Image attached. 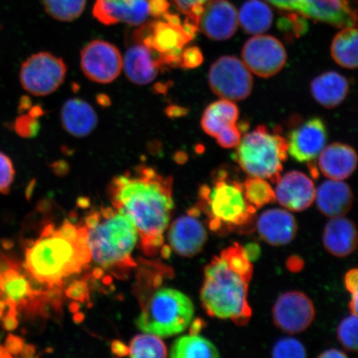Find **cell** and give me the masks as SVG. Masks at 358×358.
I'll return each instance as SVG.
<instances>
[{
  "mask_svg": "<svg viewBox=\"0 0 358 358\" xmlns=\"http://www.w3.org/2000/svg\"><path fill=\"white\" fill-rule=\"evenodd\" d=\"M109 192L115 208L128 215L136 225L144 252L155 256L164 245L163 234L174 208L173 178L140 165L114 178Z\"/></svg>",
  "mask_w": 358,
  "mask_h": 358,
  "instance_id": "1",
  "label": "cell"
},
{
  "mask_svg": "<svg viewBox=\"0 0 358 358\" xmlns=\"http://www.w3.org/2000/svg\"><path fill=\"white\" fill-rule=\"evenodd\" d=\"M253 276L252 262L244 246L234 243L213 258L205 268L201 304L208 315L245 325L252 315L248 289Z\"/></svg>",
  "mask_w": 358,
  "mask_h": 358,
  "instance_id": "2",
  "label": "cell"
},
{
  "mask_svg": "<svg viewBox=\"0 0 358 358\" xmlns=\"http://www.w3.org/2000/svg\"><path fill=\"white\" fill-rule=\"evenodd\" d=\"M91 259L88 244L67 240L55 230L50 235L40 236L37 241H26L22 266L36 281L53 289L60 287L66 277L80 273Z\"/></svg>",
  "mask_w": 358,
  "mask_h": 358,
  "instance_id": "3",
  "label": "cell"
},
{
  "mask_svg": "<svg viewBox=\"0 0 358 358\" xmlns=\"http://www.w3.org/2000/svg\"><path fill=\"white\" fill-rule=\"evenodd\" d=\"M201 204L209 217V227L217 231L223 227L228 230L244 227L253 222L257 209L244 195L243 185L227 178L225 171H218L213 179V187L201 186Z\"/></svg>",
  "mask_w": 358,
  "mask_h": 358,
  "instance_id": "4",
  "label": "cell"
},
{
  "mask_svg": "<svg viewBox=\"0 0 358 358\" xmlns=\"http://www.w3.org/2000/svg\"><path fill=\"white\" fill-rule=\"evenodd\" d=\"M138 231L127 214L115 213L96 227L88 230V245L92 258L104 268L133 267L131 255L138 240Z\"/></svg>",
  "mask_w": 358,
  "mask_h": 358,
  "instance_id": "5",
  "label": "cell"
},
{
  "mask_svg": "<svg viewBox=\"0 0 358 358\" xmlns=\"http://www.w3.org/2000/svg\"><path fill=\"white\" fill-rule=\"evenodd\" d=\"M234 159L250 177L277 182L281 177L283 163L287 160L288 141L279 134H272L259 125L241 138Z\"/></svg>",
  "mask_w": 358,
  "mask_h": 358,
  "instance_id": "6",
  "label": "cell"
},
{
  "mask_svg": "<svg viewBox=\"0 0 358 358\" xmlns=\"http://www.w3.org/2000/svg\"><path fill=\"white\" fill-rule=\"evenodd\" d=\"M194 315V303L187 295L164 288L157 290L146 302L136 324L142 332L168 338L183 332Z\"/></svg>",
  "mask_w": 358,
  "mask_h": 358,
  "instance_id": "7",
  "label": "cell"
},
{
  "mask_svg": "<svg viewBox=\"0 0 358 358\" xmlns=\"http://www.w3.org/2000/svg\"><path fill=\"white\" fill-rule=\"evenodd\" d=\"M133 38L158 52L168 66H179L183 48L194 39L186 32L180 17L170 12L140 26Z\"/></svg>",
  "mask_w": 358,
  "mask_h": 358,
  "instance_id": "8",
  "label": "cell"
},
{
  "mask_svg": "<svg viewBox=\"0 0 358 358\" xmlns=\"http://www.w3.org/2000/svg\"><path fill=\"white\" fill-rule=\"evenodd\" d=\"M33 277L15 259L0 252V302L6 304V316L17 317L19 310L38 308V297L44 293Z\"/></svg>",
  "mask_w": 358,
  "mask_h": 358,
  "instance_id": "9",
  "label": "cell"
},
{
  "mask_svg": "<svg viewBox=\"0 0 358 358\" xmlns=\"http://www.w3.org/2000/svg\"><path fill=\"white\" fill-rule=\"evenodd\" d=\"M168 0H96L93 16L105 25L127 24L140 27L169 12Z\"/></svg>",
  "mask_w": 358,
  "mask_h": 358,
  "instance_id": "10",
  "label": "cell"
},
{
  "mask_svg": "<svg viewBox=\"0 0 358 358\" xmlns=\"http://www.w3.org/2000/svg\"><path fill=\"white\" fill-rule=\"evenodd\" d=\"M66 71L62 58L49 52L36 53L22 64L20 83L22 88L34 96H48L64 83Z\"/></svg>",
  "mask_w": 358,
  "mask_h": 358,
  "instance_id": "11",
  "label": "cell"
},
{
  "mask_svg": "<svg viewBox=\"0 0 358 358\" xmlns=\"http://www.w3.org/2000/svg\"><path fill=\"white\" fill-rule=\"evenodd\" d=\"M208 83L217 96L231 101L246 99L253 88L250 70L243 62L232 56L221 57L214 62L209 70Z\"/></svg>",
  "mask_w": 358,
  "mask_h": 358,
  "instance_id": "12",
  "label": "cell"
},
{
  "mask_svg": "<svg viewBox=\"0 0 358 358\" xmlns=\"http://www.w3.org/2000/svg\"><path fill=\"white\" fill-rule=\"evenodd\" d=\"M241 56L246 67L263 78L279 73L287 60L284 45L268 35H257L250 38L244 45Z\"/></svg>",
  "mask_w": 358,
  "mask_h": 358,
  "instance_id": "13",
  "label": "cell"
},
{
  "mask_svg": "<svg viewBox=\"0 0 358 358\" xmlns=\"http://www.w3.org/2000/svg\"><path fill=\"white\" fill-rule=\"evenodd\" d=\"M80 69L86 77L97 83H110L123 69V57L119 49L108 42L95 40L80 52Z\"/></svg>",
  "mask_w": 358,
  "mask_h": 358,
  "instance_id": "14",
  "label": "cell"
},
{
  "mask_svg": "<svg viewBox=\"0 0 358 358\" xmlns=\"http://www.w3.org/2000/svg\"><path fill=\"white\" fill-rule=\"evenodd\" d=\"M273 321L290 334L303 332L315 317V308L310 298L299 291L281 294L272 310Z\"/></svg>",
  "mask_w": 358,
  "mask_h": 358,
  "instance_id": "15",
  "label": "cell"
},
{
  "mask_svg": "<svg viewBox=\"0 0 358 358\" xmlns=\"http://www.w3.org/2000/svg\"><path fill=\"white\" fill-rule=\"evenodd\" d=\"M328 131L320 118H312L289 134L288 152L299 163L312 162L324 149Z\"/></svg>",
  "mask_w": 358,
  "mask_h": 358,
  "instance_id": "16",
  "label": "cell"
},
{
  "mask_svg": "<svg viewBox=\"0 0 358 358\" xmlns=\"http://www.w3.org/2000/svg\"><path fill=\"white\" fill-rule=\"evenodd\" d=\"M164 66L160 55L144 43L134 40L123 57V69L127 78L138 86L153 82Z\"/></svg>",
  "mask_w": 358,
  "mask_h": 358,
  "instance_id": "17",
  "label": "cell"
},
{
  "mask_svg": "<svg viewBox=\"0 0 358 358\" xmlns=\"http://www.w3.org/2000/svg\"><path fill=\"white\" fill-rule=\"evenodd\" d=\"M238 27V16L234 4L227 0H212L204 6L199 29L208 38L216 41L229 39Z\"/></svg>",
  "mask_w": 358,
  "mask_h": 358,
  "instance_id": "18",
  "label": "cell"
},
{
  "mask_svg": "<svg viewBox=\"0 0 358 358\" xmlns=\"http://www.w3.org/2000/svg\"><path fill=\"white\" fill-rule=\"evenodd\" d=\"M275 199L286 209L302 212L315 200V183L306 174L292 171L280 177L275 191Z\"/></svg>",
  "mask_w": 358,
  "mask_h": 358,
  "instance_id": "19",
  "label": "cell"
},
{
  "mask_svg": "<svg viewBox=\"0 0 358 358\" xmlns=\"http://www.w3.org/2000/svg\"><path fill=\"white\" fill-rule=\"evenodd\" d=\"M207 239L203 223L189 214L174 221L169 234L171 249L183 257H192L200 253Z\"/></svg>",
  "mask_w": 358,
  "mask_h": 358,
  "instance_id": "20",
  "label": "cell"
},
{
  "mask_svg": "<svg viewBox=\"0 0 358 358\" xmlns=\"http://www.w3.org/2000/svg\"><path fill=\"white\" fill-rule=\"evenodd\" d=\"M298 12L338 28L356 26L357 12L349 0H301Z\"/></svg>",
  "mask_w": 358,
  "mask_h": 358,
  "instance_id": "21",
  "label": "cell"
},
{
  "mask_svg": "<svg viewBox=\"0 0 358 358\" xmlns=\"http://www.w3.org/2000/svg\"><path fill=\"white\" fill-rule=\"evenodd\" d=\"M259 236L266 243L274 246L287 245L297 234L298 225L292 214L285 210H267L257 221Z\"/></svg>",
  "mask_w": 358,
  "mask_h": 358,
  "instance_id": "22",
  "label": "cell"
},
{
  "mask_svg": "<svg viewBox=\"0 0 358 358\" xmlns=\"http://www.w3.org/2000/svg\"><path fill=\"white\" fill-rule=\"evenodd\" d=\"M353 199L351 187L341 180L325 181L316 191L317 208L331 218L345 216L352 207Z\"/></svg>",
  "mask_w": 358,
  "mask_h": 358,
  "instance_id": "23",
  "label": "cell"
},
{
  "mask_svg": "<svg viewBox=\"0 0 358 358\" xmlns=\"http://www.w3.org/2000/svg\"><path fill=\"white\" fill-rule=\"evenodd\" d=\"M323 243L327 252L336 257H346L352 254L357 246L355 222L344 216L333 217L324 227Z\"/></svg>",
  "mask_w": 358,
  "mask_h": 358,
  "instance_id": "24",
  "label": "cell"
},
{
  "mask_svg": "<svg viewBox=\"0 0 358 358\" xmlns=\"http://www.w3.org/2000/svg\"><path fill=\"white\" fill-rule=\"evenodd\" d=\"M357 156L353 148L334 143L320 155L319 167L326 178L334 180H343L355 171Z\"/></svg>",
  "mask_w": 358,
  "mask_h": 358,
  "instance_id": "25",
  "label": "cell"
},
{
  "mask_svg": "<svg viewBox=\"0 0 358 358\" xmlns=\"http://www.w3.org/2000/svg\"><path fill=\"white\" fill-rule=\"evenodd\" d=\"M61 122L65 131L71 136L84 138L96 129L98 117L96 112L89 103L73 98L62 106Z\"/></svg>",
  "mask_w": 358,
  "mask_h": 358,
  "instance_id": "26",
  "label": "cell"
},
{
  "mask_svg": "<svg viewBox=\"0 0 358 358\" xmlns=\"http://www.w3.org/2000/svg\"><path fill=\"white\" fill-rule=\"evenodd\" d=\"M349 90L348 80L336 71H329L313 79L312 96L325 108H334L345 100Z\"/></svg>",
  "mask_w": 358,
  "mask_h": 358,
  "instance_id": "27",
  "label": "cell"
},
{
  "mask_svg": "<svg viewBox=\"0 0 358 358\" xmlns=\"http://www.w3.org/2000/svg\"><path fill=\"white\" fill-rule=\"evenodd\" d=\"M239 110L234 101L222 100L205 110L201 125L206 134L216 138L227 129L236 124Z\"/></svg>",
  "mask_w": 358,
  "mask_h": 358,
  "instance_id": "28",
  "label": "cell"
},
{
  "mask_svg": "<svg viewBox=\"0 0 358 358\" xmlns=\"http://www.w3.org/2000/svg\"><path fill=\"white\" fill-rule=\"evenodd\" d=\"M273 13L261 0H249L241 7L239 21L241 28L250 34H261L271 28Z\"/></svg>",
  "mask_w": 358,
  "mask_h": 358,
  "instance_id": "29",
  "label": "cell"
},
{
  "mask_svg": "<svg viewBox=\"0 0 358 358\" xmlns=\"http://www.w3.org/2000/svg\"><path fill=\"white\" fill-rule=\"evenodd\" d=\"M170 357L172 358H208L219 357L217 348L207 338L198 334L183 336L173 344Z\"/></svg>",
  "mask_w": 358,
  "mask_h": 358,
  "instance_id": "30",
  "label": "cell"
},
{
  "mask_svg": "<svg viewBox=\"0 0 358 358\" xmlns=\"http://www.w3.org/2000/svg\"><path fill=\"white\" fill-rule=\"evenodd\" d=\"M331 55L337 64L345 69H355L357 66V30L347 27L335 36Z\"/></svg>",
  "mask_w": 358,
  "mask_h": 358,
  "instance_id": "31",
  "label": "cell"
},
{
  "mask_svg": "<svg viewBox=\"0 0 358 358\" xmlns=\"http://www.w3.org/2000/svg\"><path fill=\"white\" fill-rule=\"evenodd\" d=\"M243 190L245 199L257 210L276 201L274 190L264 178L252 177L246 179Z\"/></svg>",
  "mask_w": 358,
  "mask_h": 358,
  "instance_id": "32",
  "label": "cell"
},
{
  "mask_svg": "<svg viewBox=\"0 0 358 358\" xmlns=\"http://www.w3.org/2000/svg\"><path fill=\"white\" fill-rule=\"evenodd\" d=\"M129 355L131 357H165L167 348L158 336L147 334L137 335L129 347Z\"/></svg>",
  "mask_w": 358,
  "mask_h": 358,
  "instance_id": "33",
  "label": "cell"
},
{
  "mask_svg": "<svg viewBox=\"0 0 358 358\" xmlns=\"http://www.w3.org/2000/svg\"><path fill=\"white\" fill-rule=\"evenodd\" d=\"M45 10L53 19L73 21L82 15L87 0H43Z\"/></svg>",
  "mask_w": 358,
  "mask_h": 358,
  "instance_id": "34",
  "label": "cell"
},
{
  "mask_svg": "<svg viewBox=\"0 0 358 358\" xmlns=\"http://www.w3.org/2000/svg\"><path fill=\"white\" fill-rule=\"evenodd\" d=\"M338 339L349 352H357V315H352L340 323Z\"/></svg>",
  "mask_w": 358,
  "mask_h": 358,
  "instance_id": "35",
  "label": "cell"
},
{
  "mask_svg": "<svg viewBox=\"0 0 358 358\" xmlns=\"http://www.w3.org/2000/svg\"><path fill=\"white\" fill-rule=\"evenodd\" d=\"M273 357L303 358L307 357L306 348L294 338H283L275 343L272 350Z\"/></svg>",
  "mask_w": 358,
  "mask_h": 358,
  "instance_id": "36",
  "label": "cell"
},
{
  "mask_svg": "<svg viewBox=\"0 0 358 358\" xmlns=\"http://www.w3.org/2000/svg\"><path fill=\"white\" fill-rule=\"evenodd\" d=\"M179 12L186 16V20L199 27V21L205 4L208 0H172Z\"/></svg>",
  "mask_w": 358,
  "mask_h": 358,
  "instance_id": "37",
  "label": "cell"
},
{
  "mask_svg": "<svg viewBox=\"0 0 358 358\" xmlns=\"http://www.w3.org/2000/svg\"><path fill=\"white\" fill-rule=\"evenodd\" d=\"M15 169L10 157L0 152V194H7L15 179Z\"/></svg>",
  "mask_w": 358,
  "mask_h": 358,
  "instance_id": "38",
  "label": "cell"
},
{
  "mask_svg": "<svg viewBox=\"0 0 358 358\" xmlns=\"http://www.w3.org/2000/svg\"><path fill=\"white\" fill-rule=\"evenodd\" d=\"M15 131L22 137L32 138L38 133L39 123L33 115H22L15 122Z\"/></svg>",
  "mask_w": 358,
  "mask_h": 358,
  "instance_id": "39",
  "label": "cell"
},
{
  "mask_svg": "<svg viewBox=\"0 0 358 358\" xmlns=\"http://www.w3.org/2000/svg\"><path fill=\"white\" fill-rule=\"evenodd\" d=\"M203 62V53L198 47H190L182 50L179 66L185 69H196Z\"/></svg>",
  "mask_w": 358,
  "mask_h": 358,
  "instance_id": "40",
  "label": "cell"
},
{
  "mask_svg": "<svg viewBox=\"0 0 358 358\" xmlns=\"http://www.w3.org/2000/svg\"><path fill=\"white\" fill-rule=\"evenodd\" d=\"M279 27L280 29L289 27L285 31L292 30V34L297 38L306 33L308 28L307 22L297 15H289L287 17H285L283 20H280Z\"/></svg>",
  "mask_w": 358,
  "mask_h": 358,
  "instance_id": "41",
  "label": "cell"
},
{
  "mask_svg": "<svg viewBox=\"0 0 358 358\" xmlns=\"http://www.w3.org/2000/svg\"><path fill=\"white\" fill-rule=\"evenodd\" d=\"M218 145L225 149H231L239 145L241 134L237 125L226 129L216 137Z\"/></svg>",
  "mask_w": 358,
  "mask_h": 358,
  "instance_id": "42",
  "label": "cell"
},
{
  "mask_svg": "<svg viewBox=\"0 0 358 358\" xmlns=\"http://www.w3.org/2000/svg\"><path fill=\"white\" fill-rule=\"evenodd\" d=\"M67 298L73 299L74 301L86 302L89 299V289L87 282L80 280L75 281L69 286L66 290Z\"/></svg>",
  "mask_w": 358,
  "mask_h": 358,
  "instance_id": "43",
  "label": "cell"
},
{
  "mask_svg": "<svg viewBox=\"0 0 358 358\" xmlns=\"http://www.w3.org/2000/svg\"><path fill=\"white\" fill-rule=\"evenodd\" d=\"M59 234L70 241H77L79 236V228L76 227L69 221H65L62 227L58 229Z\"/></svg>",
  "mask_w": 358,
  "mask_h": 358,
  "instance_id": "44",
  "label": "cell"
},
{
  "mask_svg": "<svg viewBox=\"0 0 358 358\" xmlns=\"http://www.w3.org/2000/svg\"><path fill=\"white\" fill-rule=\"evenodd\" d=\"M358 271L357 268H352V270L349 271L346 275H345V280H344V282H345V286L347 289L352 294L357 293V280H358Z\"/></svg>",
  "mask_w": 358,
  "mask_h": 358,
  "instance_id": "45",
  "label": "cell"
},
{
  "mask_svg": "<svg viewBox=\"0 0 358 358\" xmlns=\"http://www.w3.org/2000/svg\"><path fill=\"white\" fill-rule=\"evenodd\" d=\"M275 6L283 8L285 10L299 11L301 0H267Z\"/></svg>",
  "mask_w": 358,
  "mask_h": 358,
  "instance_id": "46",
  "label": "cell"
},
{
  "mask_svg": "<svg viewBox=\"0 0 358 358\" xmlns=\"http://www.w3.org/2000/svg\"><path fill=\"white\" fill-rule=\"evenodd\" d=\"M111 351L115 355L118 357H127L129 355V347L125 345L122 341L115 340L111 343Z\"/></svg>",
  "mask_w": 358,
  "mask_h": 358,
  "instance_id": "47",
  "label": "cell"
},
{
  "mask_svg": "<svg viewBox=\"0 0 358 358\" xmlns=\"http://www.w3.org/2000/svg\"><path fill=\"white\" fill-rule=\"evenodd\" d=\"M245 253L246 257L250 259V262L255 261L259 256V248L257 244H248L244 248Z\"/></svg>",
  "mask_w": 358,
  "mask_h": 358,
  "instance_id": "48",
  "label": "cell"
},
{
  "mask_svg": "<svg viewBox=\"0 0 358 358\" xmlns=\"http://www.w3.org/2000/svg\"><path fill=\"white\" fill-rule=\"evenodd\" d=\"M100 221V213H93L90 214L89 216L86 218V227H87V229L91 230L92 228L96 227Z\"/></svg>",
  "mask_w": 358,
  "mask_h": 358,
  "instance_id": "49",
  "label": "cell"
},
{
  "mask_svg": "<svg viewBox=\"0 0 358 358\" xmlns=\"http://www.w3.org/2000/svg\"><path fill=\"white\" fill-rule=\"evenodd\" d=\"M320 358H341L348 357L346 353L338 350V349H329V350L324 351L319 356Z\"/></svg>",
  "mask_w": 358,
  "mask_h": 358,
  "instance_id": "50",
  "label": "cell"
},
{
  "mask_svg": "<svg viewBox=\"0 0 358 358\" xmlns=\"http://www.w3.org/2000/svg\"><path fill=\"white\" fill-rule=\"evenodd\" d=\"M187 114V110L185 108H182V107L178 106H171L169 107L167 110V115L170 116V117H180V116L185 115Z\"/></svg>",
  "mask_w": 358,
  "mask_h": 358,
  "instance_id": "51",
  "label": "cell"
},
{
  "mask_svg": "<svg viewBox=\"0 0 358 358\" xmlns=\"http://www.w3.org/2000/svg\"><path fill=\"white\" fill-rule=\"evenodd\" d=\"M349 308L352 312V315H357V293L352 294V299L349 303Z\"/></svg>",
  "mask_w": 358,
  "mask_h": 358,
  "instance_id": "52",
  "label": "cell"
},
{
  "mask_svg": "<svg viewBox=\"0 0 358 358\" xmlns=\"http://www.w3.org/2000/svg\"><path fill=\"white\" fill-rule=\"evenodd\" d=\"M203 324L201 320H196L192 323L190 328V334L195 335L198 334L199 331L201 330V327H203Z\"/></svg>",
  "mask_w": 358,
  "mask_h": 358,
  "instance_id": "53",
  "label": "cell"
},
{
  "mask_svg": "<svg viewBox=\"0 0 358 358\" xmlns=\"http://www.w3.org/2000/svg\"><path fill=\"white\" fill-rule=\"evenodd\" d=\"M35 353V348L33 345H24L22 349L21 355L22 357H33Z\"/></svg>",
  "mask_w": 358,
  "mask_h": 358,
  "instance_id": "54",
  "label": "cell"
},
{
  "mask_svg": "<svg viewBox=\"0 0 358 358\" xmlns=\"http://www.w3.org/2000/svg\"><path fill=\"white\" fill-rule=\"evenodd\" d=\"M115 213V210L112 208H102L100 213L101 217L104 219L113 217Z\"/></svg>",
  "mask_w": 358,
  "mask_h": 358,
  "instance_id": "55",
  "label": "cell"
},
{
  "mask_svg": "<svg viewBox=\"0 0 358 358\" xmlns=\"http://www.w3.org/2000/svg\"><path fill=\"white\" fill-rule=\"evenodd\" d=\"M77 205L80 208L86 209L90 207V205H91V201H90V199L87 198L80 196V198L78 199Z\"/></svg>",
  "mask_w": 358,
  "mask_h": 358,
  "instance_id": "56",
  "label": "cell"
},
{
  "mask_svg": "<svg viewBox=\"0 0 358 358\" xmlns=\"http://www.w3.org/2000/svg\"><path fill=\"white\" fill-rule=\"evenodd\" d=\"M172 249L169 245H164L161 249V256L164 259H169L171 256Z\"/></svg>",
  "mask_w": 358,
  "mask_h": 358,
  "instance_id": "57",
  "label": "cell"
},
{
  "mask_svg": "<svg viewBox=\"0 0 358 358\" xmlns=\"http://www.w3.org/2000/svg\"><path fill=\"white\" fill-rule=\"evenodd\" d=\"M103 275H104V271H103L102 268L96 267L94 268L92 275L95 279H101Z\"/></svg>",
  "mask_w": 358,
  "mask_h": 358,
  "instance_id": "58",
  "label": "cell"
},
{
  "mask_svg": "<svg viewBox=\"0 0 358 358\" xmlns=\"http://www.w3.org/2000/svg\"><path fill=\"white\" fill-rule=\"evenodd\" d=\"M84 320H85V315H83V313H80L79 311L77 313H75V315L73 316V321L75 322L76 324L83 323Z\"/></svg>",
  "mask_w": 358,
  "mask_h": 358,
  "instance_id": "59",
  "label": "cell"
},
{
  "mask_svg": "<svg viewBox=\"0 0 358 358\" xmlns=\"http://www.w3.org/2000/svg\"><path fill=\"white\" fill-rule=\"evenodd\" d=\"M162 282H163V277L159 275H157L155 276V278L153 280V285H154V287L155 288H159V286L161 285H162Z\"/></svg>",
  "mask_w": 358,
  "mask_h": 358,
  "instance_id": "60",
  "label": "cell"
},
{
  "mask_svg": "<svg viewBox=\"0 0 358 358\" xmlns=\"http://www.w3.org/2000/svg\"><path fill=\"white\" fill-rule=\"evenodd\" d=\"M69 310L71 313H77L80 310L79 303L77 302L71 303L69 306Z\"/></svg>",
  "mask_w": 358,
  "mask_h": 358,
  "instance_id": "61",
  "label": "cell"
},
{
  "mask_svg": "<svg viewBox=\"0 0 358 358\" xmlns=\"http://www.w3.org/2000/svg\"><path fill=\"white\" fill-rule=\"evenodd\" d=\"M102 281H103V283H104L105 285H109L112 283V281H113V280H112L110 276L107 275L105 277L104 279L102 280Z\"/></svg>",
  "mask_w": 358,
  "mask_h": 358,
  "instance_id": "62",
  "label": "cell"
}]
</instances>
